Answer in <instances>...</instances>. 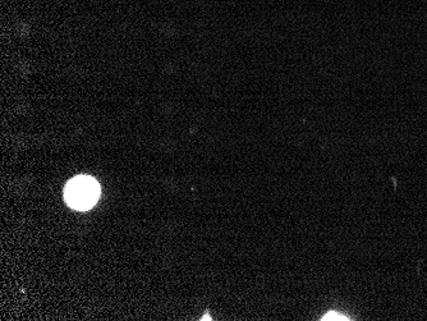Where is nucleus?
<instances>
[{
  "label": "nucleus",
  "instance_id": "1",
  "mask_svg": "<svg viewBox=\"0 0 427 321\" xmlns=\"http://www.w3.org/2000/svg\"><path fill=\"white\" fill-rule=\"evenodd\" d=\"M100 196V184L89 175H78L68 182L64 198L68 205L76 210H89L96 204Z\"/></svg>",
  "mask_w": 427,
  "mask_h": 321
},
{
  "label": "nucleus",
  "instance_id": "2",
  "mask_svg": "<svg viewBox=\"0 0 427 321\" xmlns=\"http://www.w3.org/2000/svg\"><path fill=\"white\" fill-rule=\"evenodd\" d=\"M321 320H349V319H347V316H345V315H339L338 313L331 311V313L324 315L321 318Z\"/></svg>",
  "mask_w": 427,
  "mask_h": 321
}]
</instances>
